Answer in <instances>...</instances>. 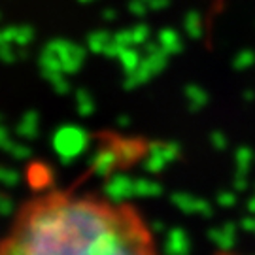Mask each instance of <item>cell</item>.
<instances>
[{"mask_svg": "<svg viewBox=\"0 0 255 255\" xmlns=\"http://www.w3.org/2000/svg\"><path fill=\"white\" fill-rule=\"evenodd\" d=\"M0 255H161L138 210L87 193L51 189L17 210Z\"/></svg>", "mask_w": 255, "mask_h": 255, "instance_id": "obj_1", "label": "cell"}]
</instances>
